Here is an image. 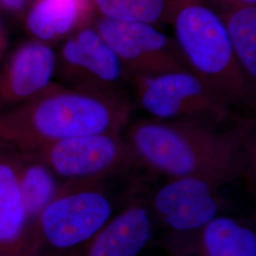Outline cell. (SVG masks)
Returning <instances> with one entry per match:
<instances>
[{
  "instance_id": "cell-6",
  "label": "cell",
  "mask_w": 256,
  "mask_h": 256,
  "mask_svg": "<svg viewBox=\"0 0 256 256\" xmlns=\"http://www.w3.org/2000/svg\"><path fill=\"white\" fill-rule=\"evenodd\" d=\"M58 178L66 180H104L138 164L122 134L102 133L72 138L32 153Z\"/></svg>"
},
{
  "instance_id": "cell-2",
  "label": "cell",
  "mask_w": 256,
  "mask_h": 256,
  "mask_svg": "<svg viewBox=\"0 0 256 256\" xmlns=\"http://www.w3.org/2000/svg\"><path fill=\"white\" fill-rule=\"evenodd\" d=\"M134 104L126 92L52 84L46 92L0 111V149L34 153L72 138L122 134Z\"/></svg>"
},
{
  "instance_id": "cell-17",
  "label": "cell",
  "mask_w": 256,
  "mask_h": 256,
  "mask_svg": "<svg viewBox=\"0 0 256 256\" xmlns=\"http://www.w3.org/2000/svg\"><path fill=\"white\" fill-rule=\"evenodd\" d=\"M207 256H256L254 232L238 220L218 216L203 229Z\"/></svg>"
},
{
  "instance_id": "cell-14",
  "label": "cell",
  "mask_w": 256,
  "mask_h": 256,
  "mask_svg": "<svg viewBox=\"0 0 256 256\" xmlns=\"http://www.w3.org/2000/svg\"><path fill=\"white\" fill-rule=\"evenodd\" d=\"M9 152L12 156L20 192L34 238L38 218L50 202L54 198L61 182H59L54 172L34 154Z\"/></svg>"
},
{
  "instance_id": "cell-21",
  "label": "cell",
  "mask_w": 256,
  "mask_h": 256,
  "mask_svg": "<svg viewBox=\"0 0 256 256\" xmlns=\"http://www.w3.org/2000/svg\"><path fill=\"white\" fill-rule=\"evenodd\" d=\"M1 39H2V38H0V40H1Z\"/></svg>"
},
{
  "instance_id": "cell-16",
  "label": "cell",
  "mask_w": 256,
  "mask_h": 256,
  "mask_svg": "<svg viewBox=\"0 0 256 256\" xmlns=\"http://www.w3.org/2000/svg\"><path fill=\"white\" fill-rule=\"evenodd\" d=\"M182 0H90L95 16L102 18L152 24L170 21Z\"/></svg>"
},
{
  "instance_id": "cell-9",
  "label": "cell",
  "mask_w": 256,
  "mask_h": 256,
  "mask_svg": "<svg viewBox=\"0 0 256 256\" xmlns=\"http://www.w3.org/2000/svg\"><path fill=\"white\" fill-rule=\"evenodd\" d=\"M220 180L187 176L171 178L150 200L153 214L176 232L204 229L223 208Z\"/></svg>"
},
{
  "instance_id": "cell-8",
  "label": "cell",
  "mask_w": 256,
  "mask_h": 256,
  "mask_svg": "<svg viewBox=\"0 0 256 256\" xmlns=\"http://www.w3.org/2000/svg\"><path fill=\"white\" fill-rule=\"evenodd\" d=\"M92 23L132 77L190 70L174 37L160 27L99 16Z\"/></svg>"
},
{
  "instance_id": "cell-20",
  "label": "cell",
  "mask_w": 256,
  "mask_h": 256,
  "mask_svg": "<svg viewBox=\"0 0 256 256\" xmlns=\"http://www.w3.org/2000/svg\"><path fill=\"white\" fill-rule=\"evenodd\" d=\"M2 46H3V41H2V39L0 40V52H1V48H2Z\"/></svg>"
},
{
  "instance_id": "cell-10",
  "label": "cell",
  "mask_w": 256,
  "mask_h": 256,
  "mask_svg": "<svg viewBox=\"0 0 256 256\" xmlns=\"http://www.w3.org/2000/svg\"><path fill=\"white\" fill-rule=\"evenodd\" d=\"M57 52L41 41H32L12 55L0 74V111L16 106L54 84Z\"/></svg>"
},
{
  "instance_id": "cell-7",
  "label": "cell",
  "mask_w": 256,
  "mask_h": 256,
  "mask_svg": "<svg viewBox=\"0 0 256 256\" xmlns=\"http://www.w3.org/2000/svg\"><path fill=\"white\" fill-rule=\"evenodd\" d=\"M56 75L68 86L110 92H124L132 78L93 23L61 41Z\"/></svg>"
},
{
  "instance_id": "cell-3",
  "label": "cell",
  "mask_w": 256,
  "mask_h": 256,
  "mask_svg": "<svg viewBox=\"0 0 256 256\" xmlns=\"http://www.w3.org/2000/svg\"><path fill=\"white\" fill-rule=\"evenodd\" d=\"M170 25L194 74L220 92L232 108L252 104L256 84L242 70L223 19L208 0H182Z\"/></svg>"
},
{
  "instance_id": "cell-1",
  "label": "cell",
  "mask_w": 256,
  "mask_h": 256,
  "mask_svg": "<svg viewBox=\"0 0 256 256\" xmlns=\"http://www.w3.org/2000/svg\"><path fill=\"white\" fill-rule=\"evenodd\" d=\"M126 138L138 164L169 178L187 176L232 182L246 176L254 156V120L239 118L229 128L203 120L140 119Z\"/></svg>"
},
{
  "instance_id": "cell-18",
  "label": "cell",
  "mask_w": 256,
  "mask_h": 256,
  "mask_svg": "<svg viewBox=\"0 0 256 256\" xmlns=\"http://www.w3.org/2000/svg\"><path fill=\"white\" fill-rule=\"evenodd\" d=\"M28 0H0V4L10 12H20L26 7Z\"/></svg>"
},
{
  "instance_id": "cell-15",
  "label": "cell",
  "mask_w": 256,
  "mask_h": 256,
  "mask_svg": "<svg viewBox=\"0 0 256 256\" xmlns=\"http://www.w3.org/2000/svg\"><path fill=\"white\" fill-rule=\"evenodd\" d=\"M216 9L223 19L239 64L256 84V6L234 5Z\"/></svg>"
},
{
  "instance_id": "cell-19",
  "label": "cell",
  "mask_w": 256,
  "mask_h": 256,
  "mask_svg": "<svg viewBox=\"0 0 256 256\" xmlns=\"http://www.w3.org/2000/svg\"><path fill=\"white\" fill-rule=\"evenodd\" d=\"M1 30H2V23H1V18H0V38H2V36H1Z\"/></svg>"
},
{
  "instance_id": "cell-4",
  "label": "cell",
  "mask_w": 256,
  "mask_h": 256,
  "mask_svg": "<svg viewBox=\"0 0 256 256\" xmlns=\"http://www.w3.org/2000/svg\"><path fill=\"white\" fill-rule=\"evenodd\" d=\"M113 214L104 180L61 182L54 198L37 221L32 256L45 248L68 252L88 243Z\"/></svg>"
},
{
  "instance_id": "cell-12",
  "label": "cell",
  "mask_w": 256,
  "mask_h": 256,
  "mask_svg": "<svg viewBox=\"0 0 256 256\" xmlns=\"http://www.w3.org/2000/svg\"><path fill=\"white\" fill-rule=\"evenodd\" d=\"M34 232L19 188L12 156L0 149V256H32Z\"/></svg>"
},
{
  "instance_id": "cell-13",
  "label": "cell",
  "mask_w": 256,
  "mask_h": 256,
  "mask_svg": "<svg viewBox=\"0 0 256 256\" xmlns=\"http://www.w3.org/2000/svg\"><path fill=\"white\" fill-rule=\"evenodd\" d=\"M95 16L90 0H32L26 26L36 40L52 46Z\"/></svg>"
},
{
  "instance_id": "cell-11",
  "label": "cell",
  "mask_w": 256,
  "mask_h": 256,
  "mask_svg": "<svg viewBox=\"0 0 256 256\" xmlns=\"http://www.w3.org/2000/svg\"><path fill=\"white\" fill-rule=\"evenodd\" d=\"M138 190L88 242L86 256H138L146 247L153 234L154 214L150 200Z\"/></svg>"
},
{
  "instance_id": "cell-5",
  "label": "cell",
  "mask_w": 256,
  "mask_h": 256,
  "mask_svg": "<svg viewBox=\"0 0 256 256\" xmlns=\"http://www.w3.org/2000/svg\"><path fill=\"white\" fill-rule=\"evenodd\" d=\"M138 106L151 119L203 120L220 126L239 118L220 92L190 70L131 78Z\"/></svg>"
}]
</instances>
